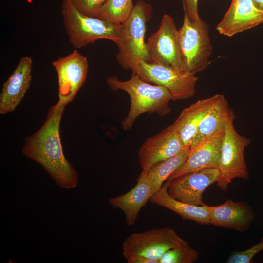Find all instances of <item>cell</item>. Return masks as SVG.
Returning <instances> with one entry per match:
<instances>
[{
    "instance_id": "cell-28",
    "label": "cell",
    "mask_w": 263,
    "mask_h": 263,
    "mask_svg": "<svg viewBox=\"0 0 263 263\" xmlns=\"http://www.w3.org/2000/svg\"><path fill=\"white\" fill-rule=\"evenodd\" d=\"M256 6L263 12V0H252Z\"/></svg>"
},
{
    "instance_id": "cell-24",
    "label": "cell",
    "mask_w": 263,
    "mask_h": 263,
    "mask_svg": "<svg viewBox=\"0 0 263 263\" xmlns=\"http://www.w3.org/2000/svg\"><path fill=\"white\" fill-rule=\"evenodd\" d=\"M263 250V238L257 244L241 251H233L226 261L227 263H250L253 257Z\"/></svg>"
},
{
    "instance_id": "cell-15",
    "label": "cell",
    "mask_w": 263,
    "mask_h": 263,
    "mask_svg": "<svg viewBox=\"0 0 263 263\" xmlns=\"http://www.w3.org/2000/svg\"><path fill=\"white\" fill-rule=\"evenodd\" d=\"M32 65L31 57H22L4 83L0 94V114L12 112L22 100L30 86Z\"/></svg>"
},
{
    "instance_id": "cell-12",
    "label": "cell",
    "mask_w": 263,
    "mask_h": 263,
    "mask_svg": "<svg viewBox=\"0 0 263 263\" xmlns=\"http://www.w3.org/2000/svg\"><path fill=\"white\" fill-rule=\"evenodd\" d=\"M220 175L218 168H208L179 176L167 184V191L173 198L188 204L202 206V195Z\"/></svg>"
},
{
    "instance_id": "cell-2",
    "label": "cell",
    "mask_w": 263,
    "mask_h": 263,
    "mask_svg": "<svg viewBox=\"0 0 263 263\" xmlns=\"http://www.w3.org/2000/svg\"><path fill=\"white\" fill-rule=\"evenodd\" d=\"M107 83L112 90H123L129 95L130 109L121 122L122 128L125 131L131 129L137 117L143 113H156L165 116L171 111L169 103L172 100V94L163 86L150 84L134 74L126 81L111 76L107 79Z\"/></svg>"
},
{
    "instance_id": "cell-13",
    "label": "cell",
    "mask_w": 263,
    "mask_h": 263,
    "mask_svg": "<svg viewBox=\"0 0 263 263\" xmlns=\"http://www.w3.org/2000/svg\"><path fill=\"white\" fill-rule=\"evenodd\" d=\"M225 130L218 132L197 145L189 148L185 162L166 181L169 182L186 173L205 169L218 168Z\"/></svg>"
},
{
    "instance_id": "cell-5",
    "label": "cell",
    "mask_w": 263,
    "mask_h": 263,
    "mask_svg": "<svg viewBox=\"0 0 263 263\" xmlns=\"http://www.w3.org/2000/svg\"><path fill=\"white\" fill-rule=\"evenodd\" d=\"M209 25L200 18L191 21L184 14L183 24L178 30L182 61L185 72L195 75L209 64L212 47Z\"/></svg>"
},
{
    "instance_id": "cell-19",
    "label": "cell",
    "mask_w": 263,
    "mask_h": 263,
    "mask_svg": "<svg viewBox=\"0 0 263 263\" xmlns=\"http://www.w3.org/2000/svg\"><path fill=\"white\" fill-rule=\"evenodd\" d=\"M149 201L175 212L183 219L192 220L203 225L210 224L209 206L205 204L199 206L192 205L173 198L167 191L166 182L151 196Z\"/></svg>"
},
{
    "instance_id": "cell-27",
    "label": "cell",
    "mask_w": 263,
    "mask_h": 263,
    "mask_svg": "<svg viewBox=\"0 0 263 263\" xmlns=\"http://www.w3.org/2000/svg\"><path fill=\"white\" fill-rule=\"evenodd\" d=\"M124 258L128 263H158L155 261L137 255H129Z\"/></svg>"
},
{
    "instance_id": "cell-14",
    "label": "cell",
    "mask_w": 263,
    "mask_h": 263,
    "mask_svg": "<svg viewBox=\"0 0 263 263\" xmlns=\"http://www.w3.org/2000/svg\"><path fill=\"white\" fill-rule=\"evenodd\" d=\"M263 22V12L252 0H231L228 10L216 30L221 35L232 37Z\"/></svg>"
},
{
    "instance_id": "cell-10",
    "label": "cell",
    "mask_w": 263,
    "mask_h": 263,
    "mask_svg": "<svg viewBox=\"0 0 263 263\" xmlns=\"http://www.w3.org/2000/svg\"><path fill=\"white\" fill-rule=\"evenodd\" d=\"M58 78V101L66 106L84 83L88 71L86 57L77 49L52 62Z\"/></svg>"
},
{
    "instance_id": "cell-18",
    "label": "cell",
    "mask_w": 263,
    "mask_h": 263,
    "mask_svg": "<svg viewBox=\"0 0 263 263\" xmlns=\"http://www.w3.org/2000/svg\"><path fill=\"white\" fill-rule=\"evenodd\" d=\"M217 96L198 100L184 108L173 123L186 147L190 148L201 120Z\"/></svg>"
},
{
    "instance_id": "cell-16",
    "label": "cell",
    "mask_w": 263,
    "mask_h": 263,
    "mask_svg": "<svg viewBox=\"0 0 263 263\" xmlns=\"http://www.w3.org/2000/svg\"><path fill=\"white\" fill-rule=\"evenodd\" d=\"M209 216L214 226L244 232L249 228L255 215L245 202L228 199L220 205L209 206Z\"/></svg>"
},
{
    "instance_id": "cell-21",
    "label": "cell",
    "mask_w": 263,
    "mask_h": 263,
    "mask_svg": "<svg viewBox=\"0 0 263 263\" xmlns=\"http://www.w3.org/2000/svg\"><path fill=\"white\" fill-rule=\"evenodd\" d=\"M189 151V148L179 154L159 162L147 171L152 194L157 192L163 183L186 160Z\"/></svg>"
},
{
    "instance_id": "cell-6",
    "label": "cell",
    "mask_w": 263,
    "mask_h": 263,
    "mask_svg": "<svg viewBox=\"0 0 263 263\" xmlns=\"http://www.w3.org/2000/svg\"><path fill=\"white\" fill-rule=\"evenodd\" d=\"M234 113L225 130L218 165L220 175L217 181L219 188L225 191L235 178L247 179L249 174L244 157V150L250 140L239 134L234 126Z\"/></svg>"
},
{
    "instance_id": "cell-8",
    "label": "cell",
    "mask_w": 263,
    "mask_h": 263,
    "mask_svg": "<svg viewBox=\"0 0 263 263\" xmlns=\"http://www.w3.org/2000/svg\"><path fill=\"white\" fill-rule=\"evenodd\" d=\"M172 229L162 228L131 234L123 243L124 257L140 255L156 261L169 250L188 244Z\"/></svg>"
},
{
    "instance_id": "cell-9",
    "label": "cell",
    "mask_w": 263,
    "mask_h": 263,
    "mask_svg": "<svg viewBox=\"0 0 263 263\" xmlns=\"http://www.w3.org/2000/svg\"><path fill=\"white\" fill-rule=\"evenodd\" d=\"M146 44L150 63L169 65L185 72L179 31L171 16H163L159 29L149 38Z\"/></svg>"
},
{
    "instance_id": "cell-3",
    "label": "cell",
    "mask_w": 263,
    "mask_h": 263,
    "mask_svg": "<svg viewBox=\"0 0 263 263\" xmlns=\"http://www.w3.org/2000/svg\"><path fill=\"white\" fill-rule=\"evenodd\" d=\"M61 13L69 41L75 49L100 39L118 42L121 23L85 15L76 8L71 0H62Z\"/></svg>"
},
{
    "instance_id": "cell-22",
    "label": "cell",
    "mask_w": 263,
    "mask_h": 263,
    "mask_svg": "<svg viewBox=\"0 0 263 263\" xmlns=\"http://www.w3.org/2000/svg\"><path fill=\"white\" fill-rule=\"evenodd\" d=\"M133 7L132 0H107L95 17L122 23L129 17Z\"/></svg>"
},
{
    "instance_id": "cell-4",
    "label": "cell",
    "mask_w": 263,
    "mask_h": 263,
    "mask_svg": "<svg viewBox=\"0 0 263 263\" xmlns=\"http://www.w3.org/2000/svg\"><path fill=\"white\" fill-rule=\"evenodd\" d=\"M151 5L143 0L134 6L129 17L121 23L117 60L125 69H131L137 61L150 62L145 35L151 18Z\"/></svg>"
},
{
    "instance_id": "cell-23",
    "label": "cell",
    "mask_w": 263,
    "mask_h": 263,
    "mask_svg": "<svg viewBox=\"0 0 263 263\" xmlns=\"http://www.w3.org/2000/svg\"><path fill=\"white\" fill-rule=\"evenodd\" d=\"M198 252L188 244L167 251L159 263H192L197 260Z\"/></svg>"
},
{
    "instance_id": "cell-17",
    "label": "cell",
    "mask_w": 263,
    "mask_h": 263,
    "mask_svg": "<svg viewBox=\"0 0 263 263\" xmlns=\"http://www.w3.org/2000/svg\"><path fill=\"white\" fill-rule=\"evenodd\" d=\"M136 181V185L128 192L109 198L113 207L123 211L126 222L130 226L135 224L140 210L152 195L147 171L142 170Z\"/></svg>"
},
{
    "instance_id": "cell-7",
    "label": "cell",
    "mask_w": 263,
    "mask_h": 263,
    "mask_svg": "<svg viewBox=\"0 0 263 263\" xmlns=\"http://www.w3.org/2000/svg\"><path fill=\"white\" fill-rule=\"evenodd\" d=\"M131 70L145 81L167 88L172 94V101L191 98L195 93L198 78L171 66L140 60Z\"/></svg>"
},
{
    "instance_id": "cell-11",
    "label": "cell",
    "mask_w": 263,
    "mask_h": 263,
    "mask_svg": "<svg viewBox=\"0 0 263 263\" xmlns=\"http://www.w3.org/2000/svg\"><path fill=\"white\" fill-rule=\"evenodd\" d=\"M188 148L172 124L149 137L142 144L138 151L140 166L142 170L147 171L157 163L174 157Z\"/></svg>"
},
{
    "instance_id": "cell-20",
    "label": "cell",
    "mask_w": 263,
    "mask_h": 263,
    "mask_svg": "<svg viewBox=\"0 0 263 263\" xmlns=\"http://www.w3.org/2000/svg\"><path fill=\"white\" fill-rule=\"evenodd\" d=\"M232 113L225 96L218 94L216 99L201 120L190 148L224 130Z\"/></svg>"
},
{
    "instance_id": "cell-26",
    "label": "cell",
    "mask_w": 263,
    "mask_h": 263,
    "mask_svg": "<svg viewBox=\"0 0 263 263\" xmlns=\"http://www.w3.org/2000/svg\"><path fill=\"white\" fill-rule=\"evenodd\" d=\"M184 14L191 21H195L200 18L198 13V0H182Z\"/></svg>"
},
{
    "instance_id": "cell-1",
    "label": "cell",
    "mask_w": 263,
    "mask_h": 263,
    "mask_svg": "<svg viewBox=\"0 0 263 263\" xmlns=\"http://www.w3.org/2000/svg\"><path fill=\"white\" fill-rule=\"evenodd\" d=\"M65 106L58 101L49 110L42 126L25 139L23 155L42 166L60 188L69 189L77 187L78 173L66 159L60 138L61 119Z\"/></svg>"
},
{
    "instance_id": "cell-25",
    "label": "cell",
    "mask_w": 263,
    "mask_h": 263,
    "mask_svg": "<svg viewBox=\"0 0 263 263\" xmlns=\"http://www.w3.org/2000/svg\"><path fill=\"white\" fill-rule=\"evenodd\" d=\"M74 5L81 13L95 17L107 0H71Z\"/></svg>"
}]
</instances>
